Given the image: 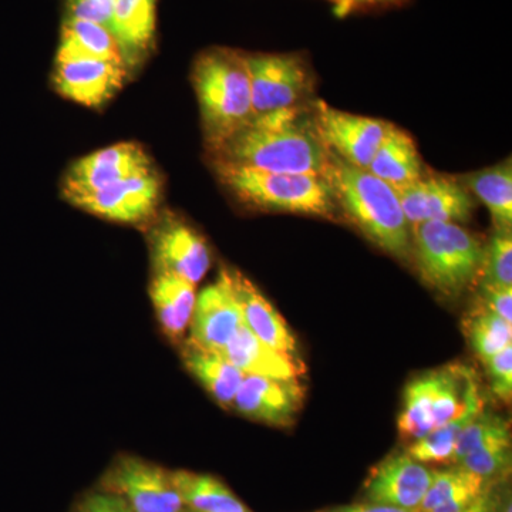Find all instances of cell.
<instances>
[{
  "label": "cell",
  "instance_id": "6da1fadb",
  "mask_svg": "<svg viewBox=\"0 0 512 512\" xmlns=\"http://www.w3.org/2000/svg\"><path fill=\"white\" fill-rule=\"evenodd\" d=\"M211 157L214 163L271 173L322 175L329 153L299 107L255 116Z\"/></svg>",
  "mask_w": 512,
  "mask_h": 512
},
{
  "label": "cell",
  "instance_id": "7a4b0ae2",
  "mask_svg": "<svg viewBox=\"0 0 512 512\" xmlns=\"http://www.w3.org/2000/svg\"><path fill=\"white\" fill-rule=\"evenodd\" d=\"M322 175L332 188L339 211L370 242L400 261H410L412 228L392 185L332 153Z\"/></svg>",
  "mask_w": 512,
  "mask_h": 512
},
{
  "label": "cell",
  "instance_id": "3957f363",
  "mask_svg": "<svg viewBox=\"0 0 512 512\" xmlns=\"http://www.w3.org/2000/svg\"><path fill=\"white\" fill-rule=\"evenodd\" d=\"M192 86L208 151L214 153L255 117L244 53L212 47L195 59Z\"/></svg>",
  "mask_w": 512,
  "mask_h": 512
},
{
  "label": "cell",
  "instance_id": "277c9868",
  "mask_svg": "<svg viewBox=\"0 0 512 512\" xmlns=\"http://www.w3.org/2000/svg\"><path fill=\"white\" fill-rule=\"evenodd\" d=\"M214 168L221 184L247 207L328 220L338 218V204L323 175L271 173L220 163H214Z\"/></svg>",
  "mask_w": 512,
  "mask_h": 512
},
{
  "label": "cell",
  "instance_id": "5b68a950",
  "mask_svg": "<svg viewBox=\"0 0 512 512\" xmlns=\"http://www.w3.org/2000/svg\"><path fill=\"white\" fill-rule=\"evenodd\" d=\"M417 268L441 295H461L480 281L485 247L456 222L429 221L412 228Z\"/></svg>",
  "mask_w": 512,
  "mask_h": 512
},
{
  "label": "cell",
  "instance_id": "8992f818",
  "mask_svg": "<svg viewBox=\"0 0 512 512\" xmlns=\"http://www.w3.org/2000/svg\"><path fill=\"white\" fill-rule=\"evenodd\" d=\"M471 376L466 367L451 366L407 384L399 417L402 437L413 443L463 412Z\"/></svg>",
  "mask_w": 512,
  "mask_h": 512
},
{
  "label": "cell",
  "instance_id": "52a82bcc",
  "mask_svg": "<svg viewBox=\"0 0 512 512\" xmlns=\"http://www.w3.org/2000/svg\"><path fill=\"white\" fill-rule=\"evenodd\" d=\"M119 495L131 512H190L174 483L173 470L136 454H119L96 485Z\"/></svg>",
  "mask_w": 512,
  "mask_h": 512
},
{
  "label": "cell",
  "instance_id": "ba28073f",
  "mask_svg": "<svg viewBox=\"0 0 512 512\" xmlns=\"http://www.w3.org/2000/svg\"><path fill=\"white\" fill-rule=\"evenodd\" d=\"M255 116L299 109L312 93V74L296 53H244Z\"/></svg>",
  "mask_w": 512,
  "mask_h": 512
},
{
  "label": "cell",
  "instance_id": "9c48e42d",
  "mask_svg": "<svg viewBox=\"0 0 512 512\" xmlns=\"http://www.w3.org/2000/svg\"><path fill=\"white\" fill-rule=\"evenodd\" d=\"M313 130L323 147L353 167L367 170L386 134V121L333 109L325 101L312 104Z\"/></svg>",
  "mask_w": 512,
  "mask_h": 512
},
{
  "label": "cell",
  "instance_id": "30bf717a",
  "mask_svg": "<svg viewBox=\"0 0 512 512\" xmlns=\"http://www.w3.org/2000/svg\"><path fill=\"white\" fill-rule=\"evenodd\" d=\"M148 244L153 274L177 275L197 286L210 271L212 256L207 239L174 214L158 218Z\"/></svg>",
  "mask_w": 512,
  "mask_h": 512
},
{
  "label": "cell",
  "instance_id": "8fae6325",
  "mask_svg": "<svg viewBox=\"0 0 512 512\" xmlns=\"http://www.w3.org/2000/svg\"><path fill=\"white\" fill-rule=\"evenodd\" d=\"M163 200V180L156 168L109 187L73 198L70 204L101 220L140 225L156 218Z\"/></svg>",
  "mask_w": 512,
  "mask_h": 512
},
{
  "label": "cell",
  "instance_id": "7c38bea8",
  "mask_svg": "<svg viewBox=\"0 0 512 512\" xmlns=\"http://www.w3.org/2000/svg\"><path fill=\"white\" fill-rule=\"evenodd\" d=\"M151 170H154L153 160L143 146L137 143L114 144L70 164L63 175L62 192L70 201Z\"/></svg>",
  "mask_w": 512,
  "mask_h": 512
},
{
  "label": "cell",
  "instance_id": "4fadbf2b",
  "mask_svg": "<svg viewBox=\"0 0 512 512\" xmlns=\"http://www.w3.org/2000/svg\"><path fill=\"white\" fill-rule=\"evenodd\" d=\"M126 64L82 56H56L53 87L63 99L99 109L123 89Z\"/></svg>",
  "mask_w": 512,
  "mask_h": 512
},
{
  "label": "cell",
  "instance_id": "5bb4252c",
  "mask_svg": "<svg viewBox=\"0 0 512 512\" xmlns=\"http://www.w3.org/2000/svg\"><path fill=\"white\" fill-rule=\"evenodd\" d=\"M410 228L429 221L466 222L473 212V200L458 181L443 177H421L394 188Z\"/></svg>",
  "mask_w": 512,
  "mask_h": 512
},
{
  "label": "cell",
  "instance_id": "9a60e30c",
  "mask_svg": "<svg viewBox=\"0 0 512 512\" xmlns=\"http://www.w3.org/2000/svg\"><path fill=\"white\" fill-rule=\"evenodd\" d=\"M434 470L409 453L394 454L370 471L365 495L370 503L417 512L433 480Z\"/></svg>",
  "mask_w": 512,
  "mask_h": 512
},
{
  "label": "cell",
  "instance_id": "2e32d148",
  "mask_svg": "<svg viewBox=\"0 0 512 512\" xmlns=\"http://www.w3.org/2000/svg\"><path fill=\"white\" fill-rule=\"evenodd\" d=\"M303 404L302 384L295 380L245 375L232 410L259 423L291 426Z\"/></svg>",
  "mask_w": 512,
  "mask_h": 512
},
{
  "label": "cell",
  "instance_id": "e0dca14e",
  "mask_svg": "<svg viewBox=\"0 0 512 512\" xmlns=\"http://www.w3.org/2000/svg\"><path fill=\"white\" fill-rule=\"evenodd\" d=\"M241 309L227 271L222 269L214 284L197 295L190 323V342L202 349L221 353L242 325Z\"/></svg>",
  "mask_w": 512,
  "mask_h": 512
},
{
  "label": "cell",
  "instance_id": "ac0fdd59",
  "mask_svg": "<svg viewBox=\"0 0 512 512\" xmlns=\"http://www.w3.org/2000/svg\"><path fill=\"white\" fill-rule=\"evenodd\" d=\"M227 271L229 285L241 309L244 325L266 345L296 355V339L291 328L271 302L241 272Z\"/></svg>",
  "mask_w": 512,
  "mask_h": 512
},
{
  "label": "cell",
  "instance_id": "d6986e66",
  "mask_svg": "<svg viewBox=\"0 0 512 512\" xmlns=\"http://www.w3.org/2000/svg\"><path fill=\"white\" fill-rule=\"evenodd\" d=\"M156 26L157 0H116L109 28L119 42L128 72L150 57Z\"/></svg>",
  "mask_w": 512,
  "mask_h": 512
},
{
  "label": "cell",
  "instance_id": "ffe728a7",
  "mask_svg": "<svg viewBox=\"0 0 512 512\" xmlns=\"http://www.w3.org/2000/svg\"><path fill=\"white\" fill-rule=\"evenodd\" d=\"M221 353L244 375L295 380L305 373V366L296 355L266 345L244 322Z\"/></svg>",
  "mask_w": 512,
  "mask_h": 512
},
{
  "label": "cell",
  "instance_id": "44dd1931",
  "mask_svg": "<svg viewBox=\"0 0 512 512\" xmlns=\"http://www.w3.org/2000/svg\"><path fill=\"white\" fill-rule=\"evenodd\" d=\"M150 298L165 338L183 343L197 302L195 285L177 275L153 274Z\"/></svg>",
  "mask_w": 512,
  "mask_h": 512
},
{
  "label": "cell",
  "instance_id": "7402d4cb",
  "mask_svg": "<svg viewBox=\"0 0 512 512\" xmlns=\"http://www.w3.org/2000/svg\"><path fill=\"white\" fill-rule=\"evenodd\" d=\"M181 357L185 369L207 390L212 399L225 409H231L244 380V373L222 353L202 349L188 339L181 346Z\"/></svg>",
  "mask_w": 512,
  "mask_h": 512
},
{
  "label": "cell",
  "instance_id": "603a6c76",
  "mask_svg": "<svg viewBox=\"0 0 512 512\" xmlns=\"http://www.w3.org/2000/svg\"><path fill=\"white\" fill-rule=\"evenodd\" d=\"M367 171L393 188L419 180L423 177V164L413 138L394 124H387L386 134Z\"/></svg>",
  "mask_w": 512,
  "mask_h": 512
},
{
  "label": "cell",
  "instance_id": "cb8c5ba5",
  "mask_svg": "<svg viewBox=\"0 0 512 512\" xmlns=\"http://www.w3.org/2000/svg\"><path fill=\"white\" fill-rule=\"evenodd\" d=\"M483 410L484 399L478 389L476 377L473 375L468 382L463 412L421 439L413 441L407 448V453L423 464L453 463L454 450H456L461 431L466 429Z\"/></svg>",
  "mask_w": 512,
  "mask_h": 512
},
{
  "label": "cell",
  "instance_id": "d4e9b609",
  "mask_svg": "<svg viewBox=\"0 0 512 512\" xmlns=\"http://www.w3.org/2000/svg\"><path fill=\"white\" fill-rule=\"evenodd\" d=\"M174 483L190 512H254L220 478L173 470Z\"/></svg>",
  "mask_w": 512,
  "mask_h": 512
},
{
  "label": "cell",
  "instance_id": "484cf974",
  "mask_svg": "<svg viewBox=\"0 0 512 512\" xmlns=\"http://www.w3.org/2000/svg\"><path fill=\"white\" fill-rule=\"evenodd\" d=\"M56 56L93 57L126 64L109 26L90 20L63 19Z\"/></svg>",
  "mask_w": 512,
  "mask_h": 512
},
{
  "label": "cell",
  "instance_id": "4316f807",
  "mask_svg": "<svg viewBox=\"0 0 512 512\" xmlns=\"http://www.w3.org/2000/svg\"><path fill=\"white\" fill-rule=\"evenodd\" d=\"M460 184L470 190L490 211L498 229L510 231L512 224L511 161L464 175Z\"/></svg>",
  "mask_w": 512,
  "mask_h": 512
},
{
  "label": "cell",
  "instance_id": "83f0119b",
  "mask_svg": "<svg viewBox=\"0 0 512 512\" xmlns=\"http://www.w3.org/2000/svg\"><path fill=\"white\" fill-rule=\"evenodd\" d=\"M494 485L458 466L434 470L429 490L417 512H430L441 505L456 503L463 498L484 493L494 488Z\"/></svg>",
  "mask_w": 512,
  "mask_h": 512
},
{
  "label": "cell",
  "instance_id": "f1b7e54d",
  "mask_svg": "<svg viewBox=\"0 0 512 512\" xmlns=\"http://www.w3.org/2000/svg\"><path fill=\"white\" fill-rule=\"evenodd\" d=\"M471 348L483 362L512 345V323L478 306L466 320Z\"/></svg>",
  "mask_w": 512,
  "mask_h": 512
},
{
  "label": "cell",
  "instance_id": "f546056e",
  "mask_svg": "<svg viewBox=\"0 0 512 512\" xmlns=\"http://www.w3.org/2000/svg\"><path fill=\"white\" fill-rule=\"evenodd\" d=\"M458 467L470 471L474 476L483 478L487 483L495 484L507 477L511 467V437L488 441L484 446L471 451L461 458Z\"/></svg>",
  "mask_w": 512,
  "mask_h": 512
},
{
  "label": "cell",
  "instance_id": "4dcf8cb0",
  "mask_svg": "<svg viewBox=\"0 0 512 512\" xmlns=\"http://www.w3.org/2000/svg\"><path fill=\"white\" fill-rule=\"evenodd\" d=\"M503 437H511L507 420L483 410L466 429L461 431L456 450H454L453 463H458L461 458L477 450L478 447L484 446L488 441L503 439Z\"/></svg>",
  "mask_w": 512,
  "mask_h": 512
},
{
  "label": "cell",
  "instance_id": "1f68e13d",
  "mask_svg": "<svg viewBox=\"0 0 512 512\" xmlns=\"http://www.w3.org/2000/svg\"><path fill=\"white\" fill-rule=\"evenodd\" d=\"M478 282L512 286V239L510 231L498 229L485 247L483 272Z\"/></svg>",
  "mask_w": 512,
  "mask_h": 512
},
{
  "label": "cell",
  "instance_id": "d6a6232c",
  "mask_svg": "<svg viewBox=\"0 0 512 512\" xmlns=\"http://www.w3.org/2000/svg\"><path fill=\"white\" fill-rule=\"evenodd\" d=\"M491 390L504 403L510 402L512 396V345L500 353L485 360Z\"/></svg>",
  "mask_w": 512,
  "mask_h": 512
},
{
  "label": "cell",
  "instance_id": "836d02e7",
  "mask_svg": "<svg viewBox=\"0 0 512 512\" xmlns=\"http://www.w3.org/2000/svg\"><path fill=\"white\" fill-rule=\"evenodd\" d=\"M116 0H66L63 19L90 20L110 25Z\"/></svg>",
  "mask_w": 512,
  "mask_h": 512
},
{
  "label": "cell",
  "instance_id": "e575fe53",
  "mask_svg": "<svg viewBox=\"0 0 512 512\" xmlns=\"http://www.w3.org/2000/svg\"><path fill=\"white\" fill-rule=\"evenodd\" d=\"M69 512H131L126 501L110 491L94 488L80 495Z\"/></svg>",
  "mask_w": 512,
  "mask_h": 512
},
{
  "label": "cell",
  "instance_id": "d590c367",
  "mask_svg": "<svg viewBox=\"0 0 512 512\" xmlns=\"http://www.w3.org/2000/svg\"><path fill=\"white\" fill-rule=\"evenodd\" d=\"M480 306L512 323V286H500L480 282L478 291Z\"/></svg>",
  "mask_w": 512,
  "mask_h": 512
},
{
  "label": "cell",
  "instance_id": "8d00e7d4",
  "mask_svg": "<svg viewBox=\"0 0 512 512\" xmlns=\"http://www.w3.org/2000/svg\"><path fill=\"white\" fill-rule=\"evenodd\" d=\"M497 498L494 497V490H485L484 493L463 498L456 503L441 505L430 512H495Z\"/></svg>",
  "mask_w": 512,
  "mask_h": 512
},
{
  "label": "cell",
  "instance_id": "74e56055",
  "mask_svg": "<svg viewBox=\"0 0 512 512\" xmlns=\"http://www.w3.org/2000/svg\"><path fill=\"white\" fill-rule=\"evenodd\" d=\"M333 3L339 15H349L360 10L397 8L407 3V0H328Z\"/></svg>",
  "mask_w": 512,
  "mask_h": 512
},
{
  "label": "cell",
  "instance_id": "f35d334b",
  "mask_svg": "<svg viewBox=\"0 0 512 512\" xmlns=\"http://www.w3.org/2000/svg\"><path fill=\"white\" fill-rule=\"evenodd\" d=\"M322 512H413L402 510V508L390 507V505L370 503H359L342 505V507H335L332 510H326Z\"/></svg>",
  "mask_w": 512,
  "mask_h": 512
},
{
  "label": "cell",
  "instance_id": "ab89813d",
  "mask_svg": "<svg viewBox=\"0 0 512 512\" xmlns=\"http://www.w3.org/2000/svg\"><path fill=\"white\" fill-rule=\"evenodd\" d=\"M495 512H512L510 495H508V498H504V500L501 501V504L495 508Z\"/></svg>",
  "mask_w": 512,
  "mask_h": 512
}]
</instances>
